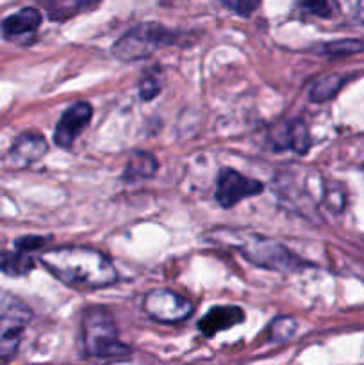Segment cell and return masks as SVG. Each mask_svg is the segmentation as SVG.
Wrapping results in <instances>:
<instances>
[{
    "mask_svg": "<svg viewBox=\"0 0 364 365\" xmlns=\"http://www.w3.org/2000/svg\"><path fill=\"white\" fill-rule=\"evenodd\" d=\"M170 43V32L157 24H143L121 36L113 46V53L121 61H136L150 56Z\"/></svg>",
    "mask_w": 364,
    "mask_h": 365,
    "instance_id": "cell-4",
    "label": "cell"
},
{
    "mask_svg": "<svg viewBox=\"0 0 364 365\" xmlns=\"http://www.w3.org/2000/svg\"><path fill=\"white\" fill-rule=\"evenodd\" d=\"M161 86L153 77H145L139 82V95L143 96V100H152L153 96H157Z\"/></svg>",
    "mask_w": 364,
    "mask_h": 365,
    "instance_id": "cell-20",
    "label": "cell"
},
{
    "mask_svg": "<svg viewBox=\"0 0 364 365\" xmlns=\"http://www.w3.org/2000/svg\"><path fill=\"white\" fill-rule=\"evenodd\" d=\"M300 6L309 11L310 14H316V16H328L330 14L327 0H300Z\"/></svg>",
    "mask_w": 364,
    "mask_h": 365,
    "instance_id": "cell-19",
    "label": "cell"
},
{
    "mask_svg": "<svg viewBox=\"0 0 364 365\" xmlns=\"http://www.w3.org/2000/svg\"><path fill=\"white\" fill-rule=\"evenodd\" d=\"M220 2L232 13L241 14V16H248L259 6V0H220Z\"/></svg>",
    "mask_w": 364,
    "mask_h": 365,
    "instance_id": "cell-17",
    "label": "cell"
},
{
    "mask_svg": "<svg viewBox=\"0 0 364 365\" xmlns=\"http://www.w3.org/2000/svg\"><path fill=\"white\" fill-rule=\"evenodd\" d=\"M296 330L295 321L288 319V317H280V319L275 321L270 328V337L273 341H285V339L291 337Z\"/></svg>",
    "mask_w": 364,
    "mask_h": 365,
    "instance_id": "cell-16",
    "label": "cell"
},
{
    "mask_svg": "<svg viewBox=\"0 0 364 365\" xmlns=\"http://www.w3.org/2000/svg\"><path fill=\"white\" fill-rule=\"evenodd\" d=\"M34 267V260L29 253L21 252H4L0 253V271L11 277H21L31 273Z\"/></svg>",
    "mask_w": 364,
    "mask_h": 365,
    "instance_id": "cell-13",
    "label": "cell"
},
{
    "mask_svg": "<svg viewBox=\"0 0 364 365\" xmlns=\"http://www.w3.org/2000/svg\"><path fill=\"white\" fill-rule=\"evenodd\" d=\"M263 191V184L234 170H223L216 185V200L221 207H234L248 196H256Z\"/></svg>",
    "mask_w": 364,
    "mask_h": 365,
    "instance_id": "cell-7",
    "label": "cell"
},
{
    "mask_svg": "<svg viewBox=\"0 0 364 365\" xmlns=\"http://www.w3.org/2000/svg\"><path fill=\"white\" fill-rule=\"evenodd\" d=\"M31 319V310L11 292L0 291V362L7 360L20 346Z\"/></svg>",
    "mask_w": 364,
    "mask_h": 365,
    "instance_id": "cell-3",
    "label": "cell"
},
{
    "mask_svg": "<svg viewBox=\"0 0 364 365\" xmlns=\"http://www.w3.org/2000/svg\"><path fill=\"white\" fill-rule=\"evenodd\" d=\"M234 234L238 235V241L225 237V235L223 239L227 241V245H232L238 250H241L243 257H246L252 262L268 267H282L291 260V253L285 252L282 246L268 242L264 239H257L256 235H253V239H245L239 232H234Z\"/></svg>",
    "mask_w": 364,
    "mask_h": 365,
    "instance_id": "cell-6",
    "label": "cell"
},
{
    "mask_svg": "<svg viewBox=\"0 0 364 365\" xmlns=\"http://www.w3.org/2000/svg\"><path fill=\"white\" fill-rule=\"evenodd\" d=\"M243 321V310L238 307H216V309L209 310L206 316L200 319V330L203 335L211 337L216 335L218 331L228 330V328L236 327Z\"/></svg>",
    "mask_w": 364,
    "mask_h": 365,
    "instance_id": "cell-11",
    "label": "cell"
},
{
    "mask_svg": "<svg viewBox=\"0 0 364 365\" xmlns=\"http://www.w3.org/2000/svg\"><path fill=\"white\" fill-rule=\"evenodd\" d=\"M280 145L282 148H291L298 153H305L309 148V132H307L305 125L300 123V121L288 125L284 128Z\"/></svg>",
    "mask_w": 364,
    "mask_h": 365,
    "instance_id": "cell-14",
    "label": "cell"
},
{
    "mask_svg": "<svg viewBox=\"0 0 364 365\" xmlns=\"http://www.w3.org/2000/svg\"><path fill=\"white\" fill-rule=\"evenodd\" d=\"M345 18L355 24H364V0H335Z\"/></svg>",
    "mask_w": 364,
    "mask_h": 365,
    "instance_id": "cell-15",
    "label": "cell"
},
{
    "mask_svg": "<svg viewBox=\"0 0 364 365\" xmlns=\"http://www.w3.org/2000/svg\"><path fill=\"white\" fill-rule=\"evenodd\" d=\"M46 150H49V145L41 135L27 132V134H21L11 146L9 153H7V164L14 170H21V168L31 166L36 160L41 159Z\"/></svg>",
    "mask_w": 364,
    "mask_h": 365,
    "instance_id": "cell-9",
    "label": "cell"
},
{
    "mask_svg": "<svg viewBox=\"0 0 364 365\" xmlns=\"http://www.w3.org/2000/svg\"><path fill=\"white\" fill-rule=\"evenodd\" d=\"M39 25H41V13L34 7H25L2 21V34L9 41L25 43V39L34 36Z\"/></svg>",
    "mask_w": 364,
    "mask_h": 365,
    "instance_id": "cell-10",
    "label": "cell"
},
{
    "mask_svg": "<svg viewBox=\"0 0 364 365\" xmlns=\"http://www.w3.org/2000/svg\"><path fill=\"white\" fill-rule=\"evenodd\" d=\"M157 170L156 157L150 155L146 152H136L134 155L128 159L127 166H125L123 178L127 182H138L150 178Z\"/></svg>",
    "mask_w": 364,
    "mask_h": 365,
    "instance_id": "cell-12",
    "label": "cell"
},
{
    "mask_svg": "<svg viewBox=\"0 0 364 365\" xmlns=\"http://www.w3.org/2000/svg\"><path fill=\"white\" fill-rule=\"evenodd\" d=\"M93 109L88 102H77L68 107L63 116L57 121L56 132H54V141L61 148H68L75 143V139L82 134L88 123L91 121Z\"/></svg>",
    "mask_w": 364,
    "mask_h": 365,
    "instance_id": "cell-8",
    "label": "cell"
},
{
    "mask_svg": "<svg viewBox=\"0 0 364 365\" xmlns=\"http://www.w3.org/2000/svg\"><path fill=\"white\" fill-rule=\"evenodd\" d=\"M46 245L45 237H38V235H29V237H20L16 241V250L21 253H32L39 250L41 246Z\"/></svg>",
    "mask_w": 364,
    "mask_h": 365,
    "instance_id": "cell-18",
    "label": "cell"
},
{
    "mask_svg": "<svg viewBox=\"0 0 364 365\" xmlns=\"http://www.w3.org/2000/svg\"><path fill=\"white\" fill-rule=\"evenodd\" d=\"M143 309L159 323H181L193 314V303L168 289L150 291L143 299Z\"/></svg>",
    "mask_w": 364,
    "mask_h": 365,
    "instance_id": "cell-5",
    "label": "cell"
},
{
    "mask_svg": "<svg viewBox=\"0 0 364 365\" xmlns=\"http://www.w3.org/2000/svg\"><path fill=\"white\" fill-rule=\"evenodd\" d=\"M41 264L70 287L95 291L109 287L118 274L113 264L100 252L82 246H64L43 253Z\"/></svg>",
    "mask_w": 364,
    "mask_h": 365,
    "instance_id": "cell-1",
    "label": "cell"
},
{
    "mask_svg": "<svg viewBox=\"0 0 364 365\" xmlns=\"http://www.w3.org/2000/svg\"><path fill=\"white\" fill-rule=\"evenodd\" d=\"M82 342L89 355L98 359L125 356L128 349L118 341L113 317L106 309H89L82 319Z\"/></svg>",
    "mask_w": 364,
    "mask_h": 365,
    "instance_id": "cell-2",
    "label": "cell"
}]
</instances>
